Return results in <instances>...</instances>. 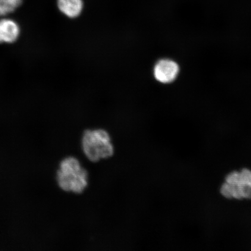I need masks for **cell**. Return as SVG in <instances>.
<instances>
[{
	"label": "cell",
	"mask_w": 251,
	"mask_h": 251,
	"mask_svg": "<svg viewBox=\"0 0 251 251\" xmlns=\"http://www.w3.org/2000/svg\"><path fill=\"white\" fill-rule=\"evenodd\" d=\"M226 182L230 184L251 186V171L243 169L240 172H231L226 177Z\"/></svg>",
	"instance_id": "52a82bcc"
},
{
	"label": "cell",
	"mask_w": 251,
	"mask_h": 251,
	"mask_svg": "<svg viewBox=\"0 0 251 251\" xmlns=\"http://www.w3.org/2000/svg\"><path fill=\"white\" fill-rule=\"evenodd\" d=\"M55 175L56 186L62 192L80 196L89 188V172L74 155L63 157L58 162Z\"/></svg>",
	"instance_id": "6da1fadb"
},
{
	"label": "cell",
	"mask_w": 251,
	"mask_h": 251,
	"mask_svg": "<svg viewBox=\"0 0 251 251\" xmlns=\"http://www.w3.org/2000/svg\"><path fill=\"white\" fill-rule=\"evenodd\" d=\"M179 72V65L176 62L164 58L156 63L153 68V76L158 82L169 84L176 79Z\"/></svg>",
	"instance_id": "3957f363"
},
{
	"label": "cell",
	"mask_w": 251,
	"mask_h": 251,
	"mask_svg": "<svg viewBox=\"0 0 251 251\" xmlns=\"http://www.w3.org/2000/svg\"><path fill=\"white\" fill-rule=\"evenodd\" d=\"M20 32V26L15 21L7 18L0 20V44L15 43Z\"/></svg>",
	"instance_id": "277c9868"
},
{
	"label": "cell",
	"mask_w": 251,
	"mask_h": 251,
	"mask_svg": "<svg viewBox=\"0 0 251 251\" xmlns=\"http://www.w3.org/2000/svg\"><path fill=\"white\" fill-rule=\"evenodd\" d=\"M221 193L227 199H251V186L244 185L230 184L225 183L221 188Z\"/></svg>",
	"instance_id": "5b68a950"
},
{
	"label": "cell",
	"mask_w": 251,
	"mask_h": 251,
	"mask_svg": "<svg viewBox=\"0 0 251 251\" xmlns=\"http://www.w3.org/2000/svg\"><path fill=\"white\" fill-rule=\"evenodd\" d=\"M59 10L67 17L76 18L82 12L83 0H57Z\"/></svg>",
	"instance_id": "8992f818"
},
{
	"label": "cell",
	"mask_w": 251,
	"mask_h": 251,
	"mask_svg": "<svg viewBox=\"0 0 251 251\" xmlns=\"http://www.w3.org/2000/svg\"><path fill=\"white\" fill-rule=\"evenodd\" d=\"M23 1V0H0V17L14 12Z\"/></svg>",
	"instance_id": "ba28073f"
},
{
	"label": "cell",
	"mask_w": 251,
	"mask_h": 251,
	"mask_svg": "<svg viewBox=\"0 0 251 251\" xmlns=\"http://www.w3.org/2000/svg\"><path fill=\"white\" fill-rule=\"evenodd\" d=\"M80 143L83 155L94 164L111 158L115 153V147L111 134L103 128L84 130Z\"/></svg>",
	"instance_id": "7a4b0ae2"
}]
</instances>
